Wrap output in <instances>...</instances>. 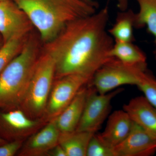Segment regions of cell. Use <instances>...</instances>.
Listing matches in <instances>:
<instances>
[{"label":"cell","instance_id":"cell-3","mask_svg":"<svg viewBox=\"0 0 156 156\" xmlns=\"http://www.w3.org/2000/svg\"><path fill=\"white\" fill-rule=\"evenodd\" d=\"M43 44L39 34L32 32L22 51L0 73V109L22 104Z\"/></svg>","mask_w":156,"mask_h":156},{"label":"cell","instance_id":"cell-21","mask_svg":"<svg viewBox=\"0 0 156 156\" xmlns=\"http://www.w3.org/2000/svg\"><path fill=\"white\" fill-rule=\"evenodd\" d=\"M87 156H115V154L113 148L105 144L96 133L89 141Z\"/></svg>","mask_w":156,"mask_h":156},{"label":"cell","instance_id":"cell-10","mask_svg":"<svg viewBox=\"0 0 156 156\" xmlns=\"http://www.w3.org/2000/svg\"><path fill=\"white\" fill-rule=\"evenodd\" d=\"M123 110L134 122L156 138V109L144 96L132 98L124 105Z\"/></svg>","mask_w":156,"mask_h":156},{"label":"cell","instance_id":"cell-4","mask_svg":"<svg viewBox=\"0 0 156 156\" xmlns=\"http://www.w3.org/2000/svg\"><path fill=\"white\" fill-rule=\"evenodd\" d=\"M54 78V61L43 49L22 104L30 114L38 116L45 112Z\"/></svg>","mask_w":156,"mask_h":156},{"label":"cell","instance_id":"cell-1","mask_svg":"<svg viewBox=\"0 0 156 156\" xmlns=\"http://www.w3.org/2000/svg\"><path fill=\"white\" fill-rule=\"evenodd\" d=\"M108 7L67 23L43 50L53 58L55 78L72 74L92 77L112 57L109 55L114 40L107 30Z\"/></svg>","mask_w":156,"mask_h":156},{"label":"cell","instance_id":"cell-6","mask_svg":"<svg viewBox=\"0 0 156 156\" xmlns=\"http://www.w3.org/2000/svg\"><path fill=\"white\" fill-rule=\"evenodd\" d=\"M123 90L119 88L101 94L89 86L83 114L76 131L97 133L108 116L113 98Z\"/></svg>","mask_w":156,"mask_h":156},{"label":"cell","instance_id":"cell-9","mask_svg":"<svg viewBox=\"0 0 156 156\" xmlns=\"http://www.w3.org/2000/svg\"><path fill=\"white\" fill-rule=\"evenodd\" d=\"M113 150L115 156L153 155L156 152V138L133 122L128 136Z\"/></svg>","mask_w":156,"mask_h":156},{"label":"cell","instance_id":"cell-23","mask_svg":"<svg viewBox=\"0 0 156 156\" xmlns=\"http://www.w3.org/2000/svg\"><path fill=\"white\" fill-rule=\"evenodd\" d=\"M83 2L94 6L96 8H98V4L94 0H82ZM117 6L120 11H125L128 9L129 0H116Z\"/></svg>","mask_w":156,"mask_h":156},{"label":"cell","instance_id":"cell-15","mask_svg":"<svg viewBox=\"0 0 156 156\" xmlns=\"http://www.w3.org/2000/svg\"><path fill=\"white\" fill-rule=\"evenodd\" d=\"M135 12L131 9L120 11L112 27L108 30L109 34L115 41L134 42L135 41Z\"/></svg>","mask_w":156,"mask_h":156},{"label":"cell","instance_id":"cell-20","mask_svg":"<svg viewBox=\"0 0 156 156\" xmlns=\"http://www.w3.org/2000/svg\"><path fill=\"white\" fill-rule=\"evenodd\" d=\"M144 97L156 109V78L148 69L144 73L136 85Z\"/></svg>","mask_w":156,"mask_h":156},{"label":"cell","instance_id":"cell-18","mask_svg":"<svg viewBox=\"0 0 156 156\" xmlns=\"http://www.w3.org/2000/svg\"><path fill=\"white\" fill-rule=\"evenodd\" d=\"M30 34L10 39L0 48V73L22 51Z\"/></svg>","mask_w":156,"mask_h":156},{"label":"cell","instance_id":"cell-25","mask_svg":"<svg viewBox=\"0 0 156 156\" xmlns=\"http://www.w3.org/2000/svg\"><path fill=\"white\" fill-rule=\"evenodd\" d=\"M4 43H5V42H4V39H3L2 37L0 34V48L2 46Z\"/></svg>","mask_w":156,"mask_h":156},{"label":"cell","instance_id":"cell-28","mask_svg":"<svg viewBox=\"0 0 156 156\" xmlns=\"http://www.w3.org/2000/svg\"><path fill=\"white\" fill-rule=\"evenodd\" d=\"M2 1V0H0V1Z\"/></svg>","mask_w":156,"mask_h":156},{"label":"cell","instance_id":"cell-16","mask_svg":"<svg viewBox=\"0 0 156 156\" xmlns=\"http://www.w3.org/2000/svg\"><path fill=\"white\" fill-rule=\"evenodd\" d=\"M109 55L127 64L147 63L146 54L133 42L115 41Z\"/></svg>","mask_w":156,"mask_h":156},{"label":"cell","instance_id":"cell-19","mask_svg":"<svg viewBox=\"0 0 156 156\" xmlns=\"http://www.w3.org/2000/svg\"><path fill=\"white\" fill-rule=\"evenodd\" d=\"M0 119L9 129L22 131L34 128L38 122L27 118L19 110H13L0 114Z\"/></svg>","mask_w":156,"mask_h":156},{"label":"cell","instance_id":"cell-27","mask_svg":"<svg viewBox=\"0 0 156 156\" xmlns=\"http://www.w3.org/2000/svg\"><path fill=\"white\" fill-rule=\"evenodd\" d=\"M154 54L155 58V60L156 61V48L155 50H154Z\"/></svg>","mask_w":156,"mask_h":156},{"label":"cell","instance_id":"cell-24","mask_svg":"<svg viewBox=\"0 0 156 156\" xmlns=\"http://www.w3.org/2000/svg\"><path fill=\"white\" fill-rule=\"evenodd\" d=\"M50 155L53 156H67L65 151L59 144L49 151Z\"/></svg>","mask_w":156,"mask_h":156},{"label":"cell","instance_id":"cell-22","mask_svg":"<svg viewBox=\"0 0 156 156\" xmlns=\"http://www.w3.org/2000/svg\"><path fill=\"white\" fill-rule=\"evenodd\" d=\"M20 141L16 140L0 145V156H14L21 146Z\"/></svg>","mask_w":156,"mask_h":156},{"label":"cell","instance_id":"cell-7","mask_svg":"<svg viewBox=\"0 0 156 156\" xmlns=\"http://www.w3.org/2000/svg\"><path fill=\"white\" fill-rule=\"evenodd\" d=\"M92 78L83 75L72 74L57 79L51 89L45 110L48 117L54 119L60 114Z\"/></svg>","mask_w":156,"mask_h":156},{"label":"cell","instance_id":"cell-8","mask_svg":"<svg viewBox=\"0 0 156 156\" xmlns=\"http://www.w3.org/2000/svg\"><path fill=\"white\" fill-rule=\"evenodd\" d=\"M34 29L28 16L12 0L0 1V34L6 42L30 34Z\"/></svg>","mask_w":156,"mask_h":156},{"label":"cell","instance_id":"cell-17","mask_svg":"<svg viewBox=\"0 0 156 156\" xmlns=\"http://www.w3.org/2000/svg\"><path fill=\"white\" fill-rule=\"evenodd\" d=\"M136 1L139 9L135 14V28L146 27L148 32L154 37L156 44V0Z\"/></svg>","mask_w":156,"mask_h":156},{"label":"cell","instance_id":"cell-2","mask_svg":"<svg viewBox=\"0 0 156 156\" xmlns=\"http://www.w3.org/2000/svg\"><path fill=\"white\" fill-rule=\"evenodd\" d=\"M25 11L43 44L54 39L67 23L95 13L82 0H12Z\"/></svg>","mask_w":156,"mask_h":156},{"label":"cell","instance_id":"cell-5","mask_svg":"<svg viewBox=\"0 0 156 156\" xmlns=\"http://www.w3.org/2000/svg\"><path fill=\"white\" fill-rule=\"evenodd\" d=\"M147 69V63L127 64L112 58L95 72L89 84L99 94H105L124 85L136 86Z\"/></svg>","mask_w":156,"mask_h":156},{"label":"cell","instance_id":"cell-11","mask_svg":"<svg viewBox=\"0 0 156 156\" xmlns=\"http://www.w3.org/2000/svg\"><path fill=\"white\" fill-rule=\"evenodd\" d=\"M132 125L133 122L126 111H115L109 116L104 131L98 135L105 144L113 148L127 137Z\"/></svg>","mask_w":156,"mask_h":156},{"label":"cell","instance_id":"cell-14","mask_svg":"<svg viewBox=\"0 0 156 156\" xmlns=\"http://www.w3.org/2000/svg\"><path fill=\"white\" fill-rule=\"evenodd\" d=\"M94 134L77 131L60 133L58 144L64 149L67 156H87L89 141Z\"/></svg>","mask_w":156,"mask_h":156},{"label":"cell","instance_id":"cell-13","mask_svg":"<svg viewBox=\"0 0 156 156\" xmlns=\"http://www.w3.org/2000/svg\"><path fill=\"white\" fill-rule=\"evenodd\" d=\"M60 134L54 118L38 133L31 137L24 148L23 153L30 155L47 153L58 144Z\"/></svg>","mask_w":156,"mask_h":156},{"label":"cell","instance_id":"cell-12","mask_svg":"<svg viewBox=\"0 0 156 156\" xmlns=\"http://www.w3.org/2000/svg\"><path fill=\"white\" fill-rule=\"evenodd\" d=\"M88 89L84 87L81 88L64 110L55 118L60 133L76 131L83 111Z\"/></svg>","mask_w":156,"mask_h":156},{"label":"cell","instance_id":"cell-26","mask_svg":"<svg viewBox=\"0 0 156 156\" xmlns=\"http://www.w3.org/2000/svg\"><path fill=\"white\" fill-rule=\"evenodd\" d=\"M5 144V140L0 137V145H3V144Z\"/></svg>","mask_w":156,"mask_h":156}]
</instances>
